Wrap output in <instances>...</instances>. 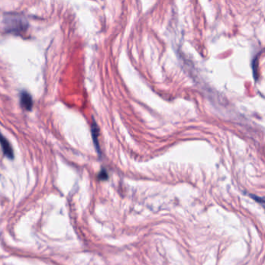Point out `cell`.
<instances>
[{
  "mask_svg": "<svg viewBox=\"0 0 265 265\" xmlns=\"http://www.w3.org/2000/svg\"><path fill=\"white\" fill-rule=\"evenodd\" d=\"M1 144H2V151H3L5 156L9 158V159H13L14 155H13V151H12V147H11L9 141L5 137H2V138H1Z\"/></svg>",
  "mask_w": 265,
  "mask_h": 265,
  "instance_id": "obj_3",
  "label": "cell"
},
{
  "mask_svg": "<svg viewBox=\"0 0 265 265\" xmlns=\"http://www.w3.org/2000/svg\"><path fill=\"white\" fill-rule=\"evenodd\" d=\"M20 104L22 107L26 110H30L32 109L33 101L30 94L27 93V91H23L20 95Z\"/></svg>",
  "mask_w": 265,
  "mask_h": 265,
  "instance_id": "obj_2",
  "label": "cell"
},
{
  "mask_svg": "<svg viewBox=\"0 0 265 265\" xmlns=\"http://www.w3.org/2000/svg\"><path fill=\"white\" fill-rule=\"evenodd\" d=\"M99 177H100V178H101V179H102V180L107 179V178H108V174H107L106 171H105V170L101 171V173H100V175H99Z\"/></svg>",
  "mask_w": 265,
  "mask_h": 265,
  "instance_id": "obj_6",
  "label": "cell"
},
{
  "mask_svg": "<svg viewBox=\"0 0 265 265\" xmlns=\"http://www.w3.org/2000/svg\"><path fill=\"white\" fill-rule=\"evenodd\" d=\"M27 22L20 16H15L14 14L7 15L4 18V26L5 32L12 33V34H20L27 30Z\"/></svg>",
  "mask_w": 265,
  "mask_h": 265,
  "instance_id": "obj_1",
  "label": "cell"
},
{
  "mask_svg": "<svg viewBox=\"0 0 265 265\" xmlns=\"http://www.w3.org/2000/svg\"><path fill=\"white\" fill-rule=\"evenodd\" d=\"M251 197H252L254 199H255L257 202H259V203H261L262 205H264V207L265 208V199L260 198V197L255 196V195H251Z\"/></svg>",
  "mask_w": 265,
  "mask_h": 265,
  "instance_id": "obj_5",
  "label": "cell"
},
{
  "mask_svg": "<svg viewBox=\"0 0 265 265\" xmlns=\"http://www.w3.org/2000/svg\"><path fill=\"white\" fill-rule=\"evenodd\" d=\"M98 132H99V130H98V126H97V124H96L95 122H93V127H92V134H93V138H94V143H95L96 148H97V149H98V151H99V149H98V136H99V134H98Z\"/></svg>",
  "mask_w": 265,
  "mask_h": 265,
  "instance_id": "obj_4",
  "label": "cell"
}]
</instances>
